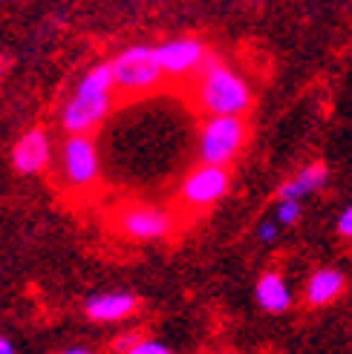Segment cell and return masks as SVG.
<instances>
[{
	"label": "cell",
	"mask_w": 352,
	"mask_h": 354,
	"mask_svg": "<svg viewBox=\"0 0 352 354\" xmlns=\"http://www.w3.org/2000/svg\"><path fill=\"white\" fill-rule=\"evenodd\" d=\"M257 303H260L263 311H269V314H283L292 306L289 286L277 271H266L257 279Z\"/></svg>",
	"instance_id": "obj_11"
},
{
	"label": "cell",
	"mask_w": 352,
	"mask_h": 354,
	"mask_svg": "<svg viewBox=\"0 0 352 354\" xmlns=\"http://www.w3.org/2000/svg\"><path fill=\"white\" fill-rule=\"evenodd\" d=\"M249 127L243 115H211L200 133V158L205 165L228 167L240 156Z\"/></svg>",
	"instance_id": "obj_4"
},
{
	"label": "cell",
	"mask_w": 352,
	"mask_h": 354,
	"mask_svg": "<svg viewBox=\"0 0 352 354\" xmlns=\"http://www.w3.org/2000/svg\"><path fill=\"white\" fill-rule=\"evenodd\" d=\"M139 308V299L127 291H104V294H93L84 303V314L90 317L93 323H118L127 320V317Z\"/></svg>",
	"instance_id": "obj_10"
},
{
	"label": "cell",
	"mask_w": 352,
	"mask_h": 354,
	"mask_svg": "<svg viewBox=\"0 0 352 354\" xmlns=\"http://www.w3.org/2000/svg\"><path fill=\"white\" fill-rule=\"evenodd\" d=\"M61 354H93L90 348H67V351H61Z\"/></svg>",
	"instance_id": "obj_20"
},
{
	"label": "cell",
	"mask_w": 352,
	"mask_h": 354,
	"mask_svg": "<svg viewBox=\"0 0 352 354\" xmlns=\"http://www.w3.org/2000/svg\"><path fill=\"white\" fill-rule=\"evenodd\" d=\"M326 182H329L326 165H309L280 187V199H303L309 193H318L321 187H326Z\"/></svg>",
	"instance_id": "obj_13"
},
{
	"label": "cell",
	"mask_w": 352,
	"mask_h": 354,
	"mask_svg": "<svg viewBox=\"0 0 352 354\" xmlns=\"http://www.w3.org/2000/svg\"><path fill=\"white\" fill-rule=\"evenodd\" d=\"M113 64V78H116V90L125 95H139V93H150L162 84L165 73L159 61H156L153 46L136 44L121 49L118 55L110 61Z\"/></svg>",
	"instance_id": "obj_3"
},
{
	"label": "cell",
	"mask_w": 352,
	"mask_h": 354,
	"mask_svg": "<svg viewBox=\"0 0 352 354\" xmlns=\"http://www.w3.org/2000/svg\"><path fill=\"white\" fill-rule=\"evenodd\" d=\"M98 147L90 133H69V138L61 147V173L64 182L76 190H84L96 185L98 179Z\"/></svg>",
	"instance_id": "obj_5"
},
{
	"label": "cell",
	"mask_w": 352,
	"mask_h": 354,
	"mask_svg": "<svg viewBox=\"0 0 352 354\" xmlns=\"http://www.w3.org/2000/svg\"><path fill=\"white\" fill-rule=\"evenodd\" d=\"M153 52L168 78H185L200 69V64L208 55V46L200 38H170L159 46H153Z\"/></svg>",
	"instance_id": "obj_8"
},
{
	"label": "cell",
	"mask_w": 352,
	"mask_h": 354,
	"mask_svg": "<svg viewBox=\"0 0 352 354\" xmlns=\"http://www.w3.org/2000/svg\"><path fill=\"white\" fill-rule=\"evenodd\" d=\"M0 354H15L12 340H9V337H3V334H0Z\"/></svg>",
	"instance_id": "obj_19"
},
{
	"label": "cell",
	"mask_w": 352,
	"mask_h": 354,
	"mask_svg": "<svg viewBox=\"0 0 352 354\" xmlns=\"http://www.w3.org/2000/svg\"><path fill=\"white\" fill-rule=\"evenodd\" d=\"M301 216V199H280L277 205V222L280 225H294Z\"/></svg>",
	"instance_id": "obj_14"
},
{
	"label": "cell",
	"mask_w": 352,
	"mask_h": 354,
	"mask_svg": "<svg viewBox=\"0 0 352 354\" xmlns=\"http://www.w3.org/2000/svg\"><path fill=\"white\" fill-rule=\"evenodd\" d=\"M113 64H96L81 75L73 98L61 110V127L67 133H93L113 110Z\"/></svg>",
	"instance_id": "obj_2"
},
{
	"label": "cell",
	"mask_w": 352,
	"mask_h": 354,
	"mask_svg": "<svg viewBox=\"0 0 352 354\" xmlns=\"http://www.w3.org/2000/svg\"><path fill=\"white\" fill-rule=\"evenodd\" d=\"M280 227H283V225H280L277 219H263L260 227H257V236L266 242V245H272L277 239V234H280Z\"/></svg>",
	"instance_id": "obj_16"
},
{
	"label": "cell",
	"mask_w": 352,
	"mask_h": 354,
	"mask_svg": "<svg viewBox=\"0 0 352 354\" xmlns=\"http://www.w3.org/2000/svg\"><path fill=\"white\" fill-rule=\"evenodd\" d=\"M139 340H142V334H127V337H118L116 343H113V348L118 351V354H125L130 346H136Z\"/></svg>",
	"instance_id": "obj_18"
},
{
	"label": "cell",
	"mask_w": 352,
	"mask_h": 354,
	"mask_svg": "<svg viewBox=\"0 0 352 354\" xmlns=\"http://www.w3.org/2000/svg\"><path fill=\"white\" fill-rule=\"evenodd\" d=\"M338 234L346 236V239H352V205L344 207V214L338 216Z\"/></svg>",
	"instance_id": "obj_17"
},
{
	"label": "cell",
	"mask_w": 352,
	"mask_h": 354,
	"mask_svg": "<svg viewBox=\"0 0 352 354\" xmlns=\"http://www.w3.org/2000/svg\"><path fill=\"white\" fill-rule=\"evenodd\" d=\"M344 286H346V279H344V274L338 271V268H321V271H315L312 277H309V282H306V303L309 306H326V303H332L341 291H344Z\"/></svg>",
	"instance_id": "obj_12"
},
{
	"label": "cell",
	"mask_w": 352,
	"mask_h": 354,
	"mask_svg": "<svg viewBox=\"0 0 352 354\" xmlns=\"http://www.w3.org/2000/svg\"><path fill=\"white\" fill-rule=\"evenodd\" d=\"M3 73H6V64L0 61V81H3Z\"/></svg>",
	"instance_id": "obj_21"
},
{
	"label": "cell",
	"mask_w": 352,
	"mask_h": 354,
	"mask_svg": "<svg viewBox=\"0 0 352 354\" xmlns=\"http://www.w3.org/2000/svg\"><path fill=\"white\" fill-rule=\"evenodd\" d=\"M49 158H52V141H49V133L41 130V127L26 130L12 147V167H15V173H21V176L44 173L46 165H49Z\"/></svg>",
	"instance_id": "obj_9"
},
{
	"label": "cell",
	"mask_w": 352,
	"mask_h": 354,
	"mask_svg": "<svg viewBox=\"0 0 352 354\" xmlns=\"http://www.w3.org/2000/svg\"><path fill=\"white\" fill-rule=\"evenodd\" d=\"M193 75H197V101L208 115H245L252 110V84L214 52H208Z\"/></svg>",
	"instance_id": "obj_1"
},
{
	"label": "cell",
	"mask_w": 352,
	"mask_h": 354,
	"mask_svg": "<svg viewBox=\"0 0 352 354\" xmlns=\"http://www.w3.org/2000/svg\"><path fill=\"white\" fill-rule=\"evenodd\" d=\"M118 234L136 242H150V239H165L173 234V216L162 207L150 205H127L116 214Z\"/></svg>",
	"instance_id": "obj_6"
},
{
	"label": "cell",
	"mask_w": 352,
	"mask_h": 354,
	"mask_svg": "<svg viewBox=\"0 0 352 354\" xmlns=\"http://www.w3.org/2000/svg\"><path fill=\"white\" fill-rule=\"evenodd\" d=\"M125 354H170V348H168L165 343H159V340H148V337H142L136 346H130Z\"/></svg>",
	"instance_id": "obj_15"
},
{
	"label": "cell",
	"mask_w": 352,
	"mask_h": 354,
	"mask_svg": "<svg viewBox=\"0 0 352 354\" xmlns=\"http://www.w3.org/2000/svg\"><path fill=\"white\" fill-rule=\"evenodd\" d=\"M228 187H231V173H228V167L222 165H200L193 173H188V179L182 182V190H179V196L188 207H211V205H217Z\"/></svg>",
	"instance_id": "obj_7"
}]
</instances>
